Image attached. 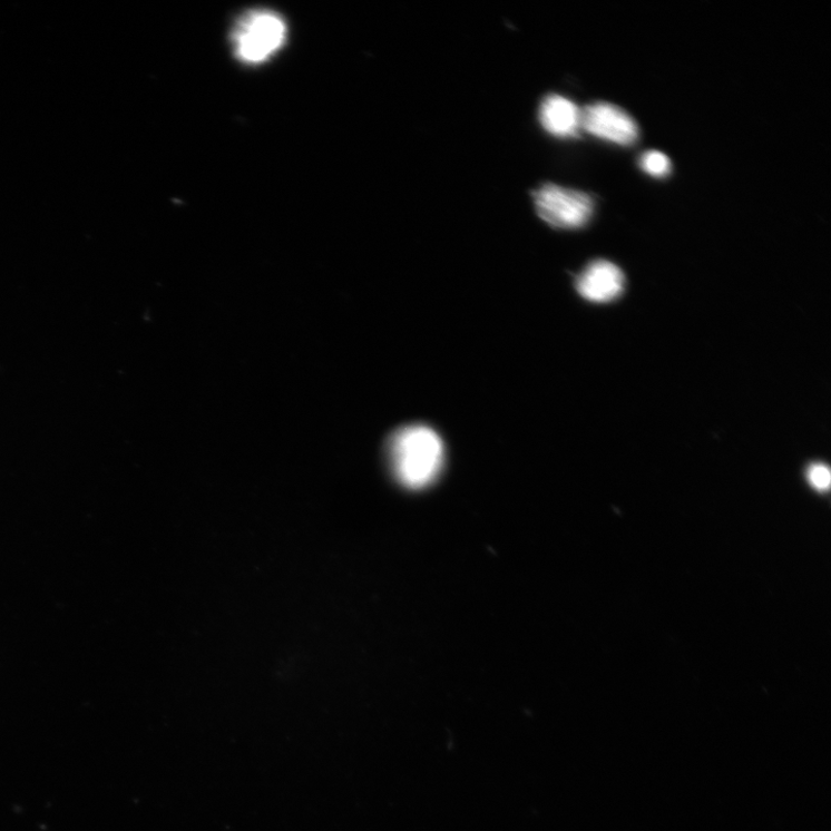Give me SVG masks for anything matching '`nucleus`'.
I'll list each match as a JSON object with an SVG mask.
<instances>
[{"instance_id":"f257e3e1","label":"nucleus","mask_w":831,"mask_h":831,"mask_svg":"<svg viewBox=\"0 0 831 831\" xmlns=\"http://www.w3.org/2000/svg\"><path fill=\"white\" fill-rule=\"evenodd\" d=\"M388 457L394 477L403 487L411 490L424 489L441 472L443 442L429 427L408 426L390 437Z\"/></svg>"},{"instance_id":"f03ea898","label":"nucleus","mask_w":831,"mask_h":831,"mask_svg":"<svg viewBox=\"0 0 831 831\" xmlns=\"http://www.w3.org/2000/svg\"><path fill=\"white\" fill-rule=\"evenodd\" d=\"M285 39V22L268 10L247 12L233 31L234 51L246 63L266 61L283 47Z\"/></svg>"},{"instance_id":"7ed1b4c3","label":"nucleus","mask_w":831,"mask_h":831,"mask_svg":"<svg viewBox=\"0 0 831 831\" xmlns=\"http://www.w3.org/2000/svg\"><path fill=\"white\" fill-rule=\"evenodd\" d=\"M531 197L538 216L555 228H581L594 213V201L589 195L556 184L539 186L532 190Z\"/></svg>"},{"instance_id":"20e7f679","label":"nucleus","mask_w":831,"mask_h":831,"mask_svg":"<svg viewBox=\"0 0 831 831\" xmlns=\"http://www.w3.org/2000/svg\"><path fill=\"white\" fill-rule=\"evenodd\" d=\"M581 127L589 135L605 141L629 146L638 139V126L619 107L598 102L581 110Z\"/></svg>"},{"instance_id":"39448f33","label":"nucleus","mask_w":831,"mask_h":831,"mask_svg":"<svg viewBox=\"0 0 831 831\" xmlns=\"http://www.w3.org/2000/svg\"><path fill=\"white\" fill-rule=\"evenodd\" d=\"M624 287L622 270L606 261L593 262L577 278L579 294L593 303L613 302L623 294Z\"/></svg>"},{"instance_id":"423d86ee","label":"nucleus","mask_w":831,"mask_h":831,"mask_svg":"<svg viewBox=\"0 0 831 831\" xmlns=\"http://www.w3.org/2000/svg\"><path fill=\"white\" fill-rule=\"evenodd\" d=\"M538 117L542 129L558 138H573L583 130L581 110L561 95L547 96L539 106Z\"/></svg>"},{"instance_id":"0eeeda50","label":"nucleus","mask_w":831,"mask_h":831,"mask_svg":"<svg viewBox=\"0 0 831 831\" xmlns=\"http://www.w3.org/2000/svg\"><path fill=\"white\" fill-rule=\"evenodd\" d=\"M641 166L648 175L654 177H665L671 172L668 157L658 150L645 153L642 156Z\"/></svg>"},{"instance_id":"6e6552de","label":"nucleus","mask_w":831,"mask_h":831,"mask_svg":"<svg viewBox=\"0 0 831 831\" xmlns=\"http://www.w3.org/2000/svg\"><path fill=\"white\" fill-rule=\"evenodd\" d=\"M808 478L811 486L818 491H825L830 487V470L823 463L812 465L809 468Z\"/></svg>"}]
</instances>
